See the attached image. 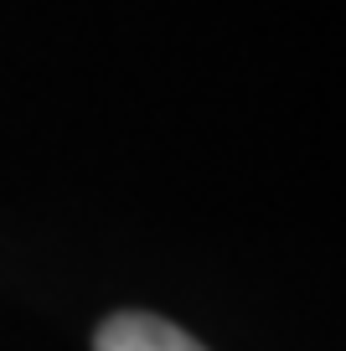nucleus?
Returning a JSON list of instances; mask_svg holds the SVG:
<instances>
[{"label": "nucleus", "instance_id": "f257e3e1", "mask_svg": "<svg viewBox=\"0 0 346 351\" xmlns=\"http://www.w3.org/2000/svg\"><path fill=\"white\" fill-rule=\"evenodd\" d=\"M93 351H207V346H196V341L186 336L181 326H171V320L130 310V315H114V320L98 326Z\"/></svg>", "mask_w": 346, "mask_h": 351}]
</instances>
